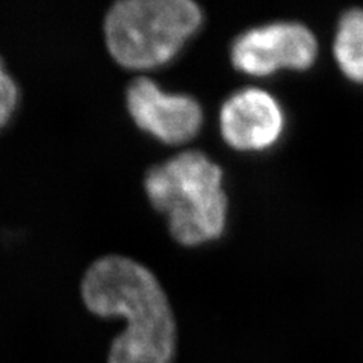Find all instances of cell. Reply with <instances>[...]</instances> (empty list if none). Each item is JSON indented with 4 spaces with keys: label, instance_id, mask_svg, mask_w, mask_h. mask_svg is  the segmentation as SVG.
Segmentation results:
<instances>
[{
    "label": "cell",
    "instance_id": "1",
    "mask_svg": "<svg viewBox=\"0 0 363 363\" xmlns=\"http://www.w3.org/2000/svg\"><path fill=\"white\" fill-rule=\"evenodd\" d=\"M81 295L91 313L126 323L109 348L108 363L174 362L176 318L149 268L121 255L99 257L85 271Z\"/></svg>",
    "mask_w": 363,
    "mask_h": 363
},
{
    "label": "cell",
    "instance_id": "6",
    "mask_svg": "<svg viewBox=\"0 0 363 363\" xmlns=\"http://www.w3.org/2000/svg\"><path fill=\"white\" fill-rule=\"evenodd\" d=\"M285 112L277 99L262 88H244L227 99L220 111L225 144L238 152H262L285 130Z\"/></svg>",
    "mask_w": 363,
    "mask_h": 363
},
{
    "label": "cell",
    "instance_id": "4",
    "mask_svg": "<svg viewBox=\"0 0 363 363\" xmlns=\"http://www.w3.org/2000/svg\"><path fill=\"white\" fill-rule=\"evenodd\" d=\"M316 56L315 33L297 21H274L252 28L238 35L230 48L236 70L255 77L271 76L280 70H308Z\"/></svg>",
    "mask_w": 363,
    "mask_h": 363
},
{
    "label": "cell",
    "instance_id": "5",
    "mask_svg": "<svg viewBox=\"0 0 363 363\" xmlns=\"http://www.w3.org/2000/svg\"><path fill=\"white\" fill-rule=\"evenodd\" d=\"M126 106L136 126L164 144H185L194 140L203 126V109L194 97L167 93L145 76L129 84Z\"/></svg>",
    "mask_w": 363,
    "mask_h": 363
},
{
    "label": "cell",
    "instance_id": "8",
    "mask_svg": "<svg viewBox=\"0 0 363 363\" xmlns=\"http://www.w3.org/2000/svg\"><path fill=\"white\" fill-rule=\"evenodd\" d=\"M18 86L0 58V129L14 116L18 105Z\"/></svg>",
    "mask_w": 363,
    "mask_h": 363
},
{
    "label": "cell",
    "instance_id": "2",
    "mask_svg": "<svg viewBox=\"0 0 363 363\" xmlns=\"http://www.w3.org/2000/svg\"><path fill=\"white\" fill-rule=\"evenodd\" d=\"M152 206L164 213L174 240L196 247L218 240L229 215L223 169L199 150H186L152 167L144 179Z\"/></svg>",
    "mask_w": 363,
    "mask_h": 363
},
{
    "label": "cell",
    "instance_id": "7",
    "mask_svg": "<svg viewBox=\"0 0 363 363\" xmlns=\"http://www.w3.org/2000/svg\"><path fill=\"white\" fill-rule=\"evenodd\" d=\"M333 55L339 70L351 82L363 84V9L353 8L339 18Z\"/></svg>",
    "mask_w": 363,
    "mask_h": 363
},
{
    "label": "cell",
    "instance_id": "3",
    "mask_svg": "<svg viewBox=\"0 0 363 363\" xmlns=\"http://www.w3.org/2000/svg\"><path fill=\"white\" fill-rule=\"evenodd\" d=\"M203 25L192 0H121L105 16L106 48L129 70H152L172 61Z\"/></svg>",
    "mask_w": 363,
    "mask_h": 363
}]
</instances>
